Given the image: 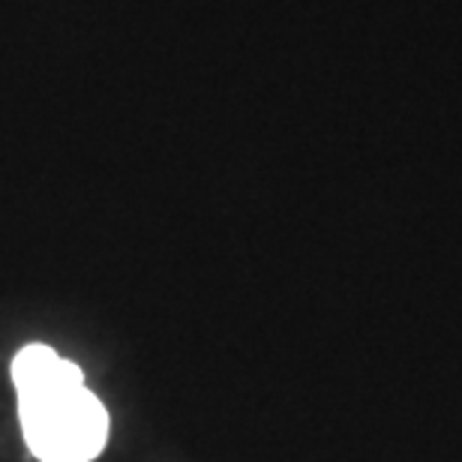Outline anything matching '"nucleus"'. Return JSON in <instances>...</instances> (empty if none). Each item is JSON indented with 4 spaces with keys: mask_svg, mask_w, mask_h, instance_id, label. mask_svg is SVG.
Wrapping results in <instances>:
<instances>
[{
    "mask_svg": "<svg viewBox=\"0 0 462 462\" xmlns=\"http://www.w3.org/2000/svg\"><path fill=\"white\" fill-rule=\"evenodd\" d=\"M18 405L27 448L36 459L90 462L106 448L108 414L85 384Z\"/></svg>",
    "mask_w": 462,
    "mask_h": 462,
    "instance_id": "nucleus-1",
    "label": "nucleus"
},
{
    "mask_svg": "<svg viewBox=\"0 0 462 462\" xmlns=\"http://www.w3.org/2000/svg\"><path fill=\"white\" fill-rule=\"evenodd\" d=\"M13 382L18 391V402L42 400V396L81 387V369L69 360H63L45 346H27L22 355L13 360Z\"/></svg>",
    "mask_w": 462,
    "mask_h": 462,
    "instance_id": "nucleus-2",
    "label": "nucleus"
}]
</instances>
